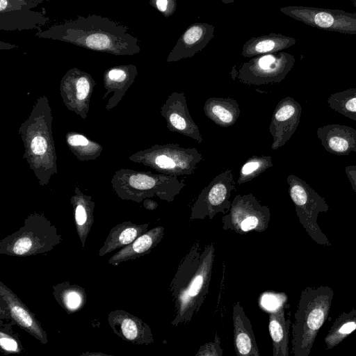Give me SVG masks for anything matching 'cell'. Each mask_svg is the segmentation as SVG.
Returning <instances> with one entry per match:
<instances>
[{
    "label": "cell",
    "instance_id": "cell-1",
    "mask_svg": "<svg viewBox=\"0 0 356 356\" xmlns=\"http://www.w3.org/2000/svg\"><path fill=\"white\" fill-rule=\"evenodd\" d=\"M35 36L118 56H131L140 51L138 38L129 32L127 26L97 15H79L45 30L40 29Z\"/></svg>",
    "mask_w": 356,
    "mask_h": 356
},
{
    "label": "cell",
    "instance_id": "cell-2",
    "mask_svg": "<svg viewBox=\"0 0 356 356\" xmlns=\"http://www.w3.org/2000/svg\"><path fill=\"white\" fill-rule=\"evenodd\" d=\"M215 252L213 242L202 248L196 240L180 261L169 286L175 308L172 325L189 323L201 308L209 293Z\"/></svg>",
    "mask_w": 356,
    "mask_h": 356
},
{
    "label": "cell",
    "instance_id": "cell-3",
    "mask_svg": "<svg viewBox=\"0 0 356 356\" xmlns=\"http://www.w3.org/2000/svg\"><path fill=\"white\" fill-rule=\"evenodd\" d=\"M334 296L327 286L304 288L292 324L291 353L309 356L318 332L327 319Z\"/></svg>",
    "mask_w": 356,
    "mask_h": 356
},
{
    "label": "cell",
    "instance_id": "cell-4",
    "mask_svg": "<svg viewBox=\"0 0 356 356\" xmlns=\"http://www.w3.org/2000/svg\"><path fill=\"white\" fill-rule=\"evenodd\" d=\"M62 240L55 225L44 216L33 214L18 230L0 241V254L15 257L45 254Z\"/></svg>",
    "mask_w": 356,
    "mask_h": 356
},
{
    "label": "cell",
    "instance_id": "cell-5",
    "mask_svg": "<svg viewBox=\"0 0 356 356\" xmlns=\"http://www.w3.org/2000/svg\"><path fill=\"white\" fill-rule=\"evenodd\" d=\"M286 182L299 222L307 234L318 245L330 246L331 243L317 222L318 213H327L329 210V205L325 199L296 175H289Z\"/></svg>",
    "mask_w": 356,
    "mask_h": 356
},
{
    "label": "cell",
    "instance_id": "cell-6",
    "mask_svg": "<svg viewBox=\"0 0 356 356\" xmlns=\"http://www.w3.org/2000/svg\"><path fill=\"white\" fill-rule=\"evenodd\" d=\"M295 58L286 52H276L252 57L231 72L232 79L254 86L279 83L295 64Z\"/></svg>",
    "mask_w": 356,
    "mask_h": 356
},
{
    "label": "cell",
    "instance_id": "cell-7",
    "mask_svg": "<svg viewBox=\"0 0 356 356\" xmlns=\"http://www.w3.org/2000/svg\"><path fill=\"white\" fill-rule=\"evenodd\" d=\"M270 220L269 207L261 204L253 193L236 195L228 213L222 218L223 229H229L239 234L252 231L264 232Z\"/></svg>",
    "mask_w": 356,
    "mask_h": 356
},
{
    "label": "cell",
    "instance_id": "cell-8",
    "mask_svg": "<svg viewBox=\"0 0 356 356\" xmlns=\"http://www.w3.org/2000/svg\"><path fill=\"white\" fill-rule=\"evenodd\" d=\"M236 182L231 169H227L213 177L198 195L191 207V220H210L218 213H227L230 209L229 200Z\"/></svg>",
    "mask_w": 356,
    "mask_h": 356
},
{
    "label": "cell",
    "instance_id": "cell-9",
    "mask_svg": "<svg viewBox=\"0 0 356 356\" xmlns=\"http://www.w3.org/2000/svg\"><path fill=\"white\" fill-rule=\"evenodd\" d=\"M280 10L284 15L319 29L356 35V14L342 10L305 6H288Z\"/></svg>",
    "mask_w": 356,
    "mask_h": 356
},
{
    "label": "cell",
    "instance_id": "cell-10",
    "mask_svg": "<svg viewBox=\"0 0 356 356\" xmlns=\"http://www.w3.org/2000/svg\"><path fill=\"white\" fill-rule=\"evenodd\" d=\"M148 163L168 175H191L202 154L195 147H184L177 144L155 146L148 155Z\"/></svg>",
    "mask_w": 356,
    "mask_h": 356
},
{
    "label": "cell",
    "instance_id": "cell-11",
    "mask_svg": "<svg viewBox=\"0 0 356 356\" xmlns=\"http://www.w3.org/2000/svg\"><path fill=\"white\" fill-rule=\"evenodd\" d=\"M0 317L10 318L42 344L48 342L46 331L35 315L19 298L2 282H0Z\"/></svg>",
    "mask_w": 356,
    "mask_h": 356
},
{
    "label": "cell",
    "instance_id": "cell-12",
    "mask_svg": "<svg viewBox=\"0 0 356 356\" xmlns=\"http://www.w3.org/2000/svg\"><path fill=\"white\" fill-rule=\"evenodd\" d=\"M302 106L291 97L282 99L275 106L269 124L273 137L271 149L284 146L296 131L300 122Z\"/></svg>",
    "mask_w": 356,
    "mask_h": 356
},
{
    "label": "cell",
    "instance_id": "cell-13",
    "mask_svg": "<svg viewBox=\"0 0 356 356\" xmlns=\"http://www.w3.org/2000/svg\"><path fill=\"white\" fill-rule=\"evenodd\" d=\"M161 114L170 131L189 137L198 143L203 141L199 127L189 113L183 92H173L168 96L161 108Z\"/></svg>",
    "mask_w": 356,
    "mask_h": 356
},
{
    "label": "cell",
    "instance_id": "cell-14",
    "mask_svg": "<svg viewBox=\"0 0 356 356\" xmlns=\"http://www.w3.org/2000/svg\"><path fill=\"white\" fill-rule=\"evenodd\" d=\"M108 323L113 332L122 339L136 345L154 342L150 327L140 318L122 309L111 311Z\"/></svg>",
    "mask_w": 356,
    "mask_h": 356
},
{
    "label": "cell",
    "instance_id": "cell-15",
    "mask_svg": "<svg viewBox=\"0 0 356 356\" xmlns=\"http://www.w3.org/2000/svg\"><path fill=\"white\" fill-rule=\"evenodd\" d=\"M214 37V26L204 22H195L188 26L179 38L169 53L167 62H177L191 58L203 50Z\"/></svg>",
    "mask_w": 356,
    "mask_h": 356
},
{
    "label": "cell",
    "instance_id": "cell-16",
    "mask_svg": "<svg viewBox=\"0 0 356 356\" xmlns=\"http://www.w3.org/2000/svg\"><path fill=\"white\" fill-rule=\"evenodd\" d=\"M317 137L330 153L348 155L356 152V129L347 125L332 124L318 128Z\"/></svg>",
    "mask_w": 356,
    "mask_h": 356
},
{
    "label": "cell",
    "instance_id": "cell-17",
    "mask_svg": "<svg viewBox=\"0 0 356 356\" xmlns=\"http://www.w3.org/2000/svg\"><path fill=\"white\" fill-rule=\"evenodd\" d=\"M234 346L238 356H259L252 326L239 301L232 307Z\"/></svg>",
    "mask_w": 356,
    "mask_h": 356
},
{
    "label": "cell",
    "instance_id": "cell-18",
    "mask_svg": "<svg viewBox=\"0 0 356 356\" xmlns=\"http://www.w3.org/2000/svg\"><path fill=\"white\" fill-rule=\"evenodd\" d=\"M164 232L163 226L147 230L111 257L108 264L116 266L122 262L134 260L149 254L161 241Z\"/></svg>",
    "mask_w": 356,
    "mask_h": 356
},
{
    "label": "cell",
    "instance_id": "cell-19",
    "mask_svg": "<svg viewBox=\"0 0 356 356\" xmlns=\"http://www.w3.org/2000/svg\"><path fill=\"white\" fill-rule=\"evenodd\" d=\"M50 21V18L40 11L31 10L26 7L21 10L0 13L1 31H18L41 29Z\"/></svg>",
    "mask_w": 356,
    "mask_h": 356
},
{
    "label": "cell",
    "instance_id": "cell-20",
    "mask_svg": "<svg viewBox=\"0 0 356 356\" xmlns=\"http://www.w3.org/2000/svg\"><path fill=\"white\" fill-rule=\"evenodd\" d=\"M296 42V39L281 33H270L247 40L243 47L241 55L245 58H252L267 54L279 52L287 49Z\"/></svg>",
    "mask_w": 356,
    "mask_h": 356
},
{
    "label": "cell",
    "instance_id": "cell-21",
    "mask_svg": "<svg viewBox=\"0 0 356 356\" xmlns=\"http://www.w3.org/2000/svg\"><path fill=\"white\" fill-rule=\"evenodd\" d=\"M149 223L137 225L131 222H123L114 226L110 230L98 255L106 254L125 247L148 230Z\"/></svg>",
    "mask_w": 356,
    "mask_h": 356
},
{
    "label": "cell",
    "instance_id": "cell-22",
    "mask_svg": "<svg viewBox=\"0 0 356 356\" xmlns=\"http://www.w3.org/2000/svg\"><path fill=\"white\" fill-rule=\"evenodd\" d=\"M205 115L221 127H229L237 121L241 110L238 103L231 97H209L203 106Z\"/></svg>",
    "mask_w": 356,
    "mask_h": 356
},
{
    "label": "cell",
    "instance_id": "cell-23",
    "mask_svg": "<svg viewBox=\"0 0 356 356\" xmlns=\"http://www.w3.org/2000/svg\"><path fill=\"white\" fill-rule=\"evenodd\" d=\"M290 324V320H286L283 305L269 313L268 331L272 339L273 356L289 355Z\"/></svg>",
    "mask_w": 356,
    "mask_h": 356
},
{
    "label": "cell",
    "instance_id": "cell-24",
    "mask_svg": "<svg viewBox=\"0 0 356 356\" xmlns=\"http://www.w3.org/2000/svg\"><path fill=\"white\" fill-rule=\"evenodd\" d=\"M52 293L56 301L70 314L81 310L87 300L85 289L68 281L54 285Z\"/></svg>",
    "mask_w": 356,
    "mask_h": 356
},
{
    "label": "cell",
    "instance_id": "cell-25",
    "mask_svg": "<svg viewBox=\"0 0 356 356\" xmlns=\"http://www.w3.org/2000/svg\"><path fill=\"white\" fill-rule=\"evenodd\" d=\"M356 330V309L341 313L333 323L324 341L327 349L339 345Z\"/></svg>",
    "mask_w": 356,
    "mask_h": 356
},
{
    "label": "cell",
    "instance_id": "cell-26",
    "mask_svg": "<svg viewBox=\"0 0 356 356\" xmlns=\"http://www.w3.org/2000/svg\"><path fill=\"white\" fill-rule=\"evenodd\" d=\"M327 103L334 111L356 121V88L331 94Z\"/></svg>",
    "mask_w": 356,
    "mask_h": 356
},
{
    "label": "cell",
    "instance_id": "cell-27",
    "mask_svg": "<svg viewBox=\"0 0 356 356\" xmlns=\"http://www.w3.org/2000/svg\"><path fill=\"white\" fill-rule=\"evenodd\" d=\"M273 166L270 156H252L241 167L237 184L248 182Z\"/></svg>",
    "mask_w": 356,
    "mask_h": 356
},
{
    "label": "cell",
    "instance_id": "cell-28",
    "mask_svg": "<svg viewBox=\"0 0 356 356\" xmlns=\"http://www.w3.org/2000/svg\"><path fill=\"white\" fill-rule=\"evenodd\" d=\"M85 201H77L74 208L75 227L82 248L94 222L92 209Z\"/></svg>",
    "mask_w": 356,
    "mask_h": 356
},
{
    "label": "cell",
    "instance_id": "cell-29",
    "mask_svg": "<svg viewBox=\"0 0 356 356\" xmlns=\"http://www.w3.org/2000/svg\"><path fill=\"white\" fill-rule=\"evenodd\" d=\"M9 324L3 325L1 323L0 331V346L2 351L6 354L20 353L23 350V347L18 337L13 334Z\"/></svg>",
    "mask_w": 356,
    "mask_h": 356
},
{
    "label": "cell",
    "instance_id": "cell-30",
    "mask_svg": "<svg viewBox=\"0 0 356 356\" xmlns=\"http://www.w3.org/2000/svg\"><path fill=\"white\" fill-rule=\"evenodd\" d=\"M223 350L220 347V339L215 334L214 341L202 345L195 356H222Z\"/></svg>",
    "mask_w": 356,
    "mask_h": 356
},
{
    "label": "cell",
    "instance_id": "cell-31",
    "mask_svg": "<svg viewBox=\"0 0 356 356\" xmlns=\"http://www.w3.org/2000/svg\"><path fill=\"white\" fill-rule=\"evenodd\" d=\"M149 2L165 17L172 16L177 8L176 0H149Z\"/></svg>",
    "mask_w": 356,
    "mask_h": 356
},
{
    "label": "cell",
    "instance_id": "cell-32",
    "mask_svg": "<svg viewBox=\"0 0 356 356\" xmlns=\"http://www.w3.org/2000/svg\"><path fill=\"white\" fill-rule=\"evenodd\" d=\"M90 82L86 74L79 73L76 70V98L79 100H83L90 91Z\"/></svg>",
    "mask_w": 356,
    "mask_h": 356
},
{
    "label": "cell",
    "instance_id": "cell-33",
    "mask_svg": "<svg viewBox=\"0 0 356 356\" xmlns=\"http://www.w3.org/2000/svg\"><path fill=\"white\" fill-rule=\"evenodd\" d=\"M134 70V66L114 67L106 72V77L111 81L122 82L129 76V72Z\"/></svg>",
    "mask_w": 356,
    "mask_h": 356
},
{
    "label": "cell",
    "instance_id": "cell-34",
    "mask_svg": "<svg viewBox=\"0 0 356 356\" xmlns=\"http://www.w3.org/2000/svg\"><path fill=\"white\" fill-rule=\"evenodd\" d=\"M26 7L33 8L32 6L23 1L0 0V13L21 10Z\"/></svg>",
    "mask_w": 356,
    "mask_h": 356
},
{
    "label": "cell",
    "instance_id": "cell-35",
    "mask_svg": "<svg viewBox=\"0 0 356 356\" xmlns=\"http://www.w3.org/2000/svg\"><path fill=\"white\" fill-rule=\"evenodd\" d=\"M46 140L42 136H35L33 138L31 147L32 152L37 155L43 154L47 149Z\"/></svg>",
    "mask_w": 356,
    "mask_h": 356
},
{
    "label": "cell",
    "instance_id": "cell-36",
    "mask_svg": "<svg viewBox=\"0 0 356 356\" xmlns=\"http://www.w3.org/2000/svg\"><path fill=\"white\" fill-rule=\"evenodd\" d=\"M345 172L352 186L353 190L356 193V165L346 166L345 168Z\"/></svg>",
    "mask_w": 356,
    "mask_h": 356
},
{
    "label": "cell",
    "instance_id": "cell-37",
    "mask_svg": "<svg viewBox=\"0 0 356 356\" xmlns=\"http://www.w3.org/2000/svg\"><path fill=\"white\" fill-rule=\"evenodd\" d=\"M67 142L72 146H85L89 143L88 140L81 135H74L68 138Z\"/></svg>",
    "mask_w": 356,
    "mask_h": 356
},
{
    "label": "cell",
    "instance_id": "cell-38",
    "mask_svg": "<svg viewBox=\"0 0 356 356\" xmlns=\"http://www.w3.org/2000/svg\"><path fill=\"white\" fill-rule=\"evenodd\" d=\"M13 48H18V46L17 44H10L8 42H5L3 41H0V49H11Z\"/></svg>",
    "mask_w": 356,
    "mask_h": 356
},
{
    "label": "cell",
    "instance_id": "cell-39",
    "mask_svg": "<svg viewBox=\"0 0 356 356\" xmlns=\"http://www.w3.org/2000/svg\"><path fill=\"white\" fill-rule=\"evenodd\" d=\"M144 206L149 210H154L157 207L158 204L154 201L147 200L144 202Z\"/></svg>",
    "mask_w": 356,
    "mask_h": 356
},
{
    "label": "cell",
    "instance_id": "cell-40",
    "mask_svg": "<svg viewBox=\"0 0 356 356\" xmlns=\"http://www.w3.org/2000/svg\"><path fill=\"white\" fill-rule=\"evenodd\" d=\"M19 1H25V2L28 3L29 4H30L31 6H32L33 8H35L36 6H38L39 4L42 3L44 1H50V0H19Z\"/></svg>",
    "mask_w": 356,
    "mask_h": 356
},
{
    "label": "cell",
    "instance_id": "cell-41",
    "mask_svg": "<svg viewBox=\"0 0 356 356\" xmlns=\"http://www.w3.org/2000/svg\"><path fill=\"white\" fill-rule=\"evenodd\" d=\"M81 355H107V354H104V353H84L83 354H81Z\"/></svg>",
    "mask_w": 356,
    "mask_h": 356
},
{
    "label": "cell",
    "instance_id": "cell-42",
    "mask_svg": "<svg viewBox=\"0 0 356 356\" xmlns=\"http://www.w3.org/2000/svg\"><path fill=\"white\" fill-rule=\"evenodd\" d=\"M354 7L356 8V0H351Z\"/></svg>",
    "mask_w": 356,
    "mask_h": 356
}]
</instances>
